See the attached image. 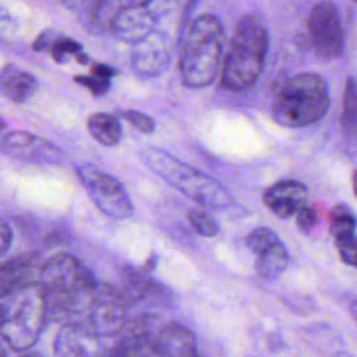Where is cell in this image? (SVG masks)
<instances>
[{
	"instance_id": "6da1fadb",
	"label": "cell",
	"mask_w": 357,
	"mask_h": 357,
	"mask_svg": "<svg viewBox=\"0 0 357 357\" xmlns=\"http://www.w3.org/2000/svg\"><path fill=\"white\" fill-rule=\"evenodd\" d=\"M223 49V26L218 17L202 14L191 20L180 39L178 70L191 88L209 85L219 68Z\"/></svg>"
},
{
	"instance_id": "7a4b0ae2",
	"label": "cell",
	"mask_w": 357,
	"mask_h": 357,
	"mask_svg": "<svg viewBox=\"0 0 357 357\" xmlns=\"http://www.w3.org/2000/svg\"><path fill=\"white\" fill-rule=\"evenodd\" d=\"M0 337L13 350L28 351L38 340L47 314V303L40 283L18 284L6 291Z\"/></svg>"
},
{
	"instance_id": "3957f363",
	"label": "cell",
	"mask_w": 357,
	"mask_h": 357,
	"mask_svg": "<svg viewBox=\"0 0 357 357\" xmlns=\"http://www.w3.org/2000/svg\"><path fill=\"white\" fill-rule=\"evenodd\" d=\"M268 31L258 15H244L231 38L222 68V85L230 91L251 86L259 77L268 52Z\"/></svg>"
},
{
	"instance_id": "277c9868",
	"label": "cell",
	"mask_w": 357,
	"mask_h": 357,
	"mask_svg": "<svg viewBox=\"0 0 357 357\" xmlns=\"http://www.w3.org/2000/svg\"><path fill=\"white\" fill-rule=\"evenodd\" d=\"M329 107L325 79L314 73H300L286 79L272 100L273 120L289 128L310 126L322 119Z\"/></svg>"
},
{
	"instance_id": "5b68a950",
	"label": "cell",
	"mask_w": 357,
	"mask_h": 357,
	"mask_svg": "<svg viewBox=\"0 0 357 357\" xmlns=\"http://www.w3.org/2000/svg\"><path fill=\"white\" fill-rule=\"evenodd\" d=\"M148 167L184 195L209 208H227L233 204L230 192L216 180L183 163L163 149L148 146L141 152Z\"/></svg>"
},
{
	"instance_id": "8992f818",
	"label": "cell",
	"mask_w": 357,
	"mask_h": 357,
	"mask_svg": "<svg viewBox=\"0 0 357 357\" xmlns=\"http://www.w3.org/2000/svg\"><path fill=\"white\" fill-rule=\"evenodd\" d=\"M47 307L75 305L82 296H89L95 282L89 271L73 255L59 254L47 259L39 275Z\"/></svg>"
},
{
	"instance_id": "52a82bcc",
	"label": "cell",
	"mask_w": 357,
	"mask_h": 357,
	"mask_svg": "<svg viewBox=\"0 0 357 357\" xmlns=\"http://www.w3.org/2000/svg\"><path fill=\"white\" fill-rule=\"evenodd\" d=\"M308 33L315 53L325 60L339 59L344 49V28L340 13L333 3L312 6L308 15Z\"/></svg>"
},
{
	"instance_id": "ba28073f",
	"label": "cell",
	"mask_w": 357,
	"mask_h": 357,
	"mask_svg": "<svg viewBox=\"0 0 357 357\" xmlns=\"http://www.w3.org/2000/svg\"><path fill=\"white\" fill-rule=\"evenodd\" d=\"M77 172L91 198L103 213L114 219L131 216L132 204L117 178L91 165H81Z\"/></svg>"
},
{
	"instance_id": "9c48e42d",
	"label": "cell",
	"mask_w": 357,
	"mask_h": 357,
	"mask_svg": "<svg viewBox=\"0 0 357 357\" xmlns=\"http://www.w3.org/2000/svg\"><path fill=\"white\" fill-rule=\"evenodd\" d=\"M88 322L99 336H113L124 325L126 307L120 296L109 286H96L89 297Z\"/></svg>"
},
{
	"instance_id": "30bf717a",
	"label": "cell",
	"mask_w": 357,
	"mask_h": 357,
	"mask_svg": "<svg viewBox=\"0 0 357 357\" xmlns=\"http://www.w3.org/2000/svg\"><path fill=\"white\" fill-rule=\"evenodd\" d=\"M156 15L148 1L117 3L109 28L121 40L137 43L153 32Z\"/></svg>"
},
{
	"instance_id": "8fae6325",
	"label": "cell",
	"mask_w": 357,
	"mask_h": 357,
	"mask_svg": "<svg viewBox=\"0 0 357 357\" xmlns=\"http://www.w3.org/2000/svg\"><path fill=\"white\" fill-rule=\"evenodd\" d=\"M170 57V42L162 32L153 31L146 38L132 45L131 64L141 75L153 77L162 74L169 67Z\"/></svg>"
},
{
	"instance_id": "7c38bea8",
	"label": "cell",
	"mask_w": 357,
	"mask_h": 357,
	"mask_svg": "<svg viewBox=\"0 0 357 357\" xmlns=\"http://www.w3.org/2000/svg\"><path fill=\"white\" fill-rule=\"evenodd\" d=\"M1 148L13 158L31 163H59L63 159V152L54 144L29 132L7 134Z\"/></svg>"
},
{
	"instance_id": "4fadbf2b",
	"label": "cell",
	"mask_w": 357,
	"mask_h": 357,
	"mask_svg": "<svg viewBox=\"0 0 357 357\" xmlns=\"http://www.w3.org/2000/svg\"><path fill=\"white\" fill-rule=\"evenodd\" d=\"M99 335L89 322H68L54 339L56 357H93Z\"/></svg>"
},
{
	"instance_id": "5bb4252c",
	"label": "cell",
	"mask_w": 357,
	"mask_h": 357,
	"mask_svg": "<svg viewBox=\"0 0 357 357\" xmlns=\"http://www.w3.org/2000/svg\"><path fill=\"white\" fill-rule=\"evenodd\" d=\"M307 201V188L297 180H282L264 194L265 205L278 216L289 218L297 213Z\"/></svg>"
},
{
	"instance_id": "9a60e30c",
	"label": "cell",
	"mask_w": 357,
	"mask_h": 357,
	"mask_svg": "<svg viewBox=\"0 0 357 357\" xmlns=\"http://www.w3.org/2000/svg\"><path fill=\"white\" fill-rule=\"evenodd\" d=\"M152 350L158 357H199L194 335L177 322L166 324L159 329Z\"/></svg>"
},
{
	"instance_id": "2e32d148",
	"label": "cell",
	"mask_w": 357,
	"mask_h": 357,
	"mask_svg": "<svg viewBox=\"0 0 357 357\" xmlns=\"http://www.w3.org/2000/svg\"><path fill=\"white\" fill-rule=\"evenodd\" d=\"M38 89L35 77L20 67L6 66L0 71V92L13 102L22 103L28 100Z\"/></svg>"
},
{
	"instance_id": "e0dca14e",
	"label": "cell",
	"mask_w": 357,
	"mask_h": 357,
	"mask_svg": "<svg viewBox=\"0 0 357 357\" xmlns=\"http://www.w3.org/2000/svg\"><path fill=\"white\" fill-rule=\"evenodd\" d=\"M287 264L289 252L283 243L279 240L257 254L255 268L262 278L272 279L280 275L286 269Z\"/></svg>"
},
{
	"instance_id": "ac0fdd59",
	"label": "cell",
	"mask_w": 357,
	"mask_h": 357,
	"mask_svg": "<svg viewBox=\"0 0 357 357\" xmlns=\"http://www.w3.org/2000/svg\"><path fill=\"white\" fill-rule=\"evenodd\" d=\"M88 131L105 146H113L120 141L121 127L117 119L106 113H95L88 119Z\"/></svg>"
},
{
	"instance_id": "d6986e66",
	"label": "cell",
	"mask_w": 357,
	"mask_h": 357,
	"mask_svg": "<svg viewBox=\"0 0 357 357\" xmlns=\"http://www.w3.org/2000/svg\"><path fill=\"white\" fill-rule=\"evenodd\" d=\"M357 227V219L351 209L343 204L335 205L329 212V231L335 240L353 236Z\"/></svg>"
},
{
	"instance_id": "ffe728a7",
	"label": "cell",
	"mask_w": 357,
	"mask_h": 357,
	"mask_svg": "<svg viewBox=\"0 0 357 357\" xmlns=\"http://www.w3.org/2000/svg\"><path fill=\"white\" fill-rule=\"evenodd\" d=\"M342 127L347 135L357 138V79L356 78H349L344 85Z\"/></svg>"
},
{
	"instance_id": "44dd1931",
	"label": "cell",
	"mask_w": 357,
	"mask_h": 357,
	"mask_svg": "<svg viewBox=\"0 0 357 357\" xmlns=\"http://www.w3.org/2000/svg\"><path fill=\"white\" fill-rule=\"evenodd\" d=\"M276 241L279 237L269 227H257L247 236V245L255 255Z\"/></svg>"
},
{
	"instance_id": "7402d4cb",
	"label": "cell",
	"mask_w": 357,
	"mask_h": 357,
	"mask_svg": "<svg viewBox=\"0 0 357 357\" xmlns=\"http://www.w3.org/2000/svg\"><path fill=\"white\" fill-rule=\"evenodd\" d=\"M50 53L56 61L61 63L66 61L70 56L77 57L81 53V45L66 36L56 38L50 46Z\"/></svg>"
},
{
	"instance_id": "603a6c76",
	"label": "cell",
	"mask_w": 357,
	"mask_h": 357,
	"mask_svg": "<svg viewBox=\"0 0 357 357\" xmlns=\"http://www.w3.org/2000/svg\"><path fill=\"white\" fill-rule=\"evenodd\" d=\"M188 219L191 226L201 234L205 237H213L218 234L219 227L216 225V222L205 212L201 211H191L188 213Z\"/></svg>"
},
{
	"instance_id": "cb8c5ba5",
	"label": "cell",
	"mask_w": 357,
	"mask_h": 357,
	"mask_svg": "<svg viewBox=\"0 0 357 357\" xmlns=\"http://www.w3.org/2000/svg\"><path fill=\"white\" fill-rule=\"evenodd\" d=\"M337 252L342 261L350 266L357 268V236H349L342 240H336Z\"/></svg>"
},
{
	"instance_id": "d4e9b609",
	"label": "cell",
	"mask_w": 357,
	"mask_h": 357,
	"mask_svg": "<svg viewBox=\"0 0 357 357\" xmlns=\"http://www.w3.org/2000/svg\"><path fill=\"white\" fill-rule=\"evenodd\" d=\"M120 116L123 119H126L134 128H137L141 132L149 134L155 128L153 120L149 116H146V114H144L141 112H137V110H121Z\"/></svg>"
},
{
	"instance_id": "484cf974",
	"label": "cell",
	"mask_w": 357,
	"mask_h": 357,
	"mask_svg": "<svg viewBox=\"0 0 357 357\" xmlns=\"http://www.w3.org/2000/svg\"><path fill=\"white\" fill-rule=\"evenodd\" d=\"M75 81L84 86H86L93 95L99 96V95H103L109 85H110V79L107 78H102V77H98V75H77L75 77Z\"/></svg>"
},
{
	"instance_id": "4316f807",
	"label": "cell",
	"mask_w": 357,
	"mask_h": 357,
	"mask_svg": "<svg viewBox=\"0 0 357 357\" xmlns=\"http://www.w3.org/2000/svg\"><path fill=\"white\" fill-rule=\"evenodd\" d=\"M296 222L298 227L304 231H310L318 222V213L314 208L311 206H303L297 213H296Z\"/></svg>"
},
{
	"instance_id": "83f0119b",
	"label": "cell",
	"mask_w": 357,
	"mask_h": 357,
	"mask_svg": "<svg viewBox=\"0 0 357 357\" xmlns=\"http://www.w3.org/2000/svg\"><path fill=\"white\" fill-rule=\"evenodd\" d=\"M13 240V231L8 223L0 216V255L6 252L11 244Z\"/></svg>"
},
{
	"instance_id": "f1b7e54d",
	"label": "cell",
	"mask_w": 357,
	"mask_h": 357,
	"mask_svg": "<svg viewBox=\"0 0 357 357\" xmlns=\"http://www.w3.org/2000/svg\"><path fill=\"white\" fill-rule=\"evenodd\" d=\"M92 74H93V75H98V77H102V78L110 79V78L116 74V70H113L112 67L105 66V64H96V66H93V68H92Z\"/></svg>"
},
{
	"instance_id": "f546056e",
	"label": "cell",
	"mask_w": 357,
	"mask_h": 357,
	"mask_svg": "<svg viewBox=\"0 0 357 357\" xmlns=\"http://www.w3.org/2000/svg\"><path fill=\"white\" fill-rule=\"evenodd\" d=\"M349 310H350L351 317H353V318H354V321L357 322V300H354V301H351V303H350Z\"/></svg>"
},
{
	"instance_id": "4dcf8cb0",
	"label": "cell",
	"mask_w": 357,
	"mask_h": 357,
	"mask_svg": "<svg viewBox=\"0 0 357 357\" xmlns=\"http://www.w3.org/2000/svg\"><path fill=\"white\" fill-rule=\"evenodd\" d=\"M351 184H353V192H354V195L357 197V169H356V170H354V173H353Z\"/></svg>"
},
{
	"instance_id": "1f68e13d",
	"label": "cell",
	"mask_w": 357,
	"mask_h": 357,
	"mask_svg": "<svg viewBox=\"0 0 357 357\" xmlns=\"http://www.w3.org/2000/svg\"><path fill=\"white\" fill-rule=\"evenodd\" d=\"M17 357H40V356L38 353H35V351H24V353H21Z\"/></svg>"
},
{
	"instance_id": "d6a6232c",
	"label": "cell",
	"mask_w": 357,
	"mask_h": 357,
	"mask_svg": "<svg viewBox=\"0 0 357 357\" xmlns=\"http://www.w3.org/2000/svg\"><path fill=\"white\" fill-rule=\"evenodd\" d=\"M1 322H3V307L0 304V326H1Z\"/></svg>"
},
{
	"instance_id": "836d02e7",
	"label": "cell",
	"mask_w": 357,
	"mask_h": 357,
	"mask_svg": "<svg viewBox=\"0 0 357 357\" xmlns=\"http://www.w3.org/2000/svg\"><path fill=\"white\" fill-rule=\"evenodd\" d=\"M4 127H6V123H4V120L0 117V131H1Z\"/></svg>"
},
{
	"instance_id": "e575fe53",
	"label": "cell",
	"mask_w": 357,
	"mask_h": 357,
	"mask_svg": "<svg viewBox=\"0 0 357 357\" xmlns=\"http://www.w3.org/2000/svg\"><path fill=\"white\" fill-rule=\"evenodd\" d=\"M4 354H6V351H4V349H3V346L0 344V357H4Z\"/></svg>"
}]
</instances>
